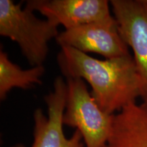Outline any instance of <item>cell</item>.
<instances>
[{"instance_id": "cell-4", "label": "cell", "mask_w": 147, "mask_h": 147, "mask_svg": "<svg viewBox=\"0 0 147 147\" xmlns=\"http://www.w3.org/2000/svg\"><path fill=\"white\" fill-rule=\"evenodd\" d=\"M110 3L119 32L133 51L140 97L147 102V0H112Z\"/></svg>"}, {"instance_id": "cell-9", "label": "cell", "mask_w": 147, "mask_h": 147, "mask_svg": "<svg viewBox=\"0 0 147 147\" xmlns=\"http://www.w3.org/2000/svg\"><path fill=\"white\" fill-rule=\"evenodd\" d=\"M45 68L43 65L22 69L10 60L4 51H0V100L3 101L12 88L27 89L35 84H42L41 76Z\"/></svg>"}, {"instance_id": "cell-8", "label": "cell", "mask_w": 147, "mask_h": 147, "mask_svg": "<svg viewBox=\"0 0 147 147\" xmlns=\"http://www.w3.org/2000/svg\"><path fill=\"white\" fill-rule=\"evenodd\" d=\"M105 147H147V102H132L115 114Z\"/></svg>"}, {"instance_id": "cell-1", "label": "cell", "mask_w": 147, "mask_h": 147, "mask_svg": "<svg viewBox=\"0 0 147 147\" xmlns=\"http://www.w3.org/2000/svg\"><path fill=\"white\" fill-rule=\"evenodd\" d=\"M57 60L66 78H81L91 85L95 102L108 115L119 113L140 97L139 77L131 55L99 60L74 48L61 47Z\"/></svg>"}, {"instance_id": "cell-6", "label": "cell", "mask_w": 147, "mask_h": 147, "mask_svg": "<svg viewBox=\"0 0 147 147\" xmlns=\"http://www.w3.org/2000/svg\"><path fill=\"white\" fill-rule=\"evenodd\" d=\"M55 40L61 47H71L86 54L96 53L106 59L131 55L119 32L117 21L88 23L65 29Z\"/></svg>"}, {"instance_id": "cell-3", "label": "cell", "mask_w": 147, "mask_h": 147, "mask_svg": "<svg viewBox=\"0 0 147 147\" xmlns=\"http://www.w3.org/2000/svg\"><path fill=\"white\" fill-rule=\"evenodd\" d=\"M66 84L63 125L80 131L85 147H105L111 134L115 115H108L100 109L84 80L67 78Z\"/></svg>"}, {"instance_id": "cell-5", "label": "cell", "mask_w": 147, "mask_h": 147, "mask_svg": "<svg viewBox=\"0 0 147 147\" xmlns=\"http://www.w3.org/2000/svg\"><path fill=\"white\" fill-rule=\"evenodd\" d=\"M67 99V84L63 78H55L53 91L45 96L48 108L47 117L41 108L34 113V142L32 147H85L82 136L76 129L71 138L63 133V116ZM12 147H25L18 144Z\"/></svg>"}, {"instance_id": "cell-7", "label": "cell", "mask_w": 147, "mask_h": 147, "mask_svg": "<svg viewBox=\"0 0 147 147\" xmlns=\"http://www.w3.org/2000/svg\"><path fill=\"white\" fill-rule=\"evenodd\" d=\"M110 4L106 0H29L25 7L69 29L88 23L115 22Z\"/></svg>"}, {"instance_id": "cell-2", "label": "cell", "mask_w": 147, "mask_h": 147, "mask_svg": "<svg viewBox=\"0 0 147 147\" xmlns=\"http://www.w3.org/2000/svg\"><path fill=\"white\" fill-rule=\"evenodd\" d=\"M23 3L0 0V35L15 42L32 67L43 65L49 53V42L59 33L57 25L40 20Z\"/></svg>"}]
</instances>
